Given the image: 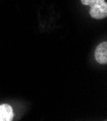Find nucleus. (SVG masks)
<instances>
[{"label":"nucleus","instance_id":"1","mask_svg":"<svg viewBox=\"0 0 107 121\" xmlns=\"http://www.w3.org/2000/svg\"><path fill=\"white\" fill-rule=\"evenodd\" d=\"M85 6H90V16L95 19H101L107 16V3L105 0H81Z\"/></svg>","mask_w":107,"mask_h":121},{"label":"nucleus","instance_id":"2","mask_svg":"<svg viewBox=\"0 0 107 121\" xmlns=\"http://www.w3.org/2000/svg\"><path fill=\"white\" fill-rule=\"evenodd\" d=\"M95 58L99 64L107 63V42L100 43L95 50Z\"/></svg>","mask_w":107,"mask_h":121},{"label":"nucleus","instance_id":"3","mask_svg":"<svg viewBox=\"0 0 107 121\" xmlns=\"http://www.w3.org/2000/svg\"><path fill=\"white\" fill-rule=\"evenodd\" d=\"M14 118V112L10 105H0V121H11Z\"/></svg>","mask_w":107,"mask_h":121}]
</instances>
